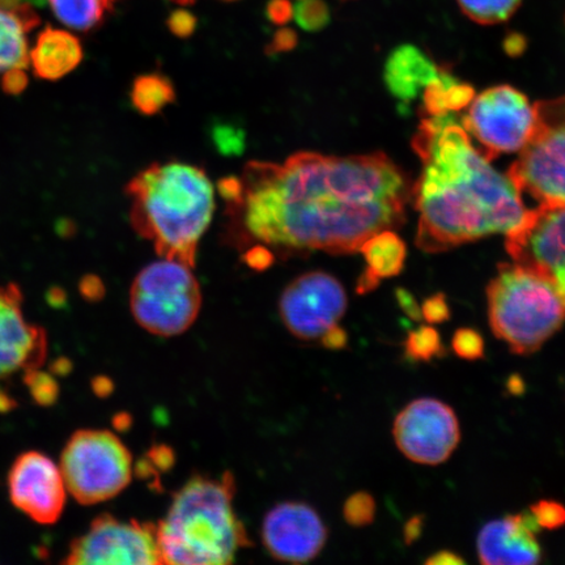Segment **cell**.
I'll return each mask as SVG.
<instances>
[{"label":"cell","mask_w":565,"mask_h":565,"mask_svg":"<svg viewBox=\"0 0 565 565\" xmlns=\"http://www.w3.org/2000/svg\"><path fill=\"white\" fill-rule=\"evenodd\" d=\"M242 180L243 200L231 215L242 218L247 237L280 252H359L404 223L412 195L404 173L380 152L250 161Z\"/></svg>","instance_id":"obj_1"},{"label":"cell","mask_w":565,"mask_h":565,"mask_svg":"<svg viewBox=\"0 0 565 565\" xmlns=\"http://www.w3.org/2000/svg\"><path fill=\"white\" fill-rule=\"evenodd\" d=\"M413 146L423 162L412 192L420 249L445 252L519 227L527 211L520 190L472 145L451 113L424 119Z\"/></svg>","instance_id":"obj_2"},{"label":"cell","mask_w":565,"mask_h":565,"mask_svg":"<svg viewBox=\"0 0 565 565\" xmlns=\"http://www.w3.org/2000/svg\"><path fill=\"white\" fill-rule=\"evenodd\" d=\"M130 222L159 257L195 266L198 245L215 211V192L202 168L154 162L127 183Z\"/></svg>","instance_id":"obj_3"},{"label":"cell","mask_w":565,"mask_h":565,"mask_svg":"<svg viewBox=\"0 0 565 565\" xmlns=\"http://www.w3.org/2000/svg\"><path fill=\"white\" fill-rule=\"evenodd\" d=\"M235 492L232 475L196 477L177 491L164 520L157 525L162 564L224 565L235 561L238 551L250 543L233 510Z\"/></svg>","instance_id":"obj_4"},{"label":"cell","mask_w":565,"mask_h":565,"mask_svg":"<svg viewBox=\"0 0 565 565\" xmlns=\"http://www.w3.org/2000/svg\"><path fill=\"white\" fill-rule=\"evenodd\" d=\"M494 337L515 355H532L563 328L565 306L553 282L520 264L501 265L487 288Z\"/></svg>","instance_id":"obj_5"},{"label":"cell","mask_w":565,"mask_h":565,"mask_svg":"<svg viewBox=\"0 0 565 565\" xmlns=\"http://www.w3.org/2000/svg\"><path fill=\"white\" fill-rule=\"evenodd\" d=\"M202 307V291L192 267L164 259L148 265L134 279L130 309L148 333L171 338L193 327Z\"/></svg>","instance_id":"obj_6"},{"label":"cell","mask_w":565,"mask_h":565,"mask_svg":"<svg viewBox=\"0 0 565 565\" xmlns=\"http://www.w3.org/2000/svg\"><path fill=\"white\" fill-rule=\"evenodd\" d=\"M60 468L77 503L95 505L118 497L132 479V456L105 429H81L70 437Z\"/></svg>","instance_id":"obj_7"},{"label":"cell","mask_w":565,"mask_h":565,"mask_svg":"<svg viewBox=\"0 0 565 565\" xmlns=\"http://www.w3.org/2000/svg\"><path fill=\"white\" fill-rule=\"evenodd\" d=\"M510 179L540 203H565V96L535 104V126Z\"/></svg>","instance_id":"obj_8"},{"label":"cell","mask_w":565,"mask_h":565,"mask_svg":"<svg viewBox=\"0 0 565 565\" xmlns=\"http://www.w3.org/2000/svg\"><path fill=\"white\" fill-rule=\"evenodd\" d=\"M535 105L511 86L492 87L472 98L463 129L487 159L521 151L532 137Z\"/></svg>","instance_id":"obj_9"},{"label":"cell","mask_w":565,"mask_h":565,"mask_svg":"<svg viewBox=\"0 0 565 565\" xmlns=\"http://www.w3.org/2000/svg\"><path fill=\"white\" fill-rule=\"evenodd\" d=\"M70 565H160L158 526L150 522L122 521L102 514L86 534L71 543Z\"/></svg>","instance_id":"obj_10"},{"label":"cell","mask_w":565,"mask_h":565,"mask_svg":"<svg viewBox=\"0 0 565 565\" xmlns=\"http://www.w3.org/2000/svg\"><path fill=\"white\" fill-rule=\"evenodd\" d=\"M348 303V294L333 275L310 271L285 288L279 313L289 333L302 341H316L338 327Z\"/></svg>","instance_id":"obj_11"},{"label":"cell","mask_w":565,"mask_h":565,"mask_svg":"<svg viewBox=\"0 0 565 565\" xmlns=\"http://www.w3.org/2000/svg\"><path fill=\"white\" fill-rule=\"evenodd\" d=\"M393 437L409 461L439 466L454 456L461 441V427L449 405L435 398H419L397 415Z\"/></svg>","instance_id":"obj_12"},{"label":"cell","mask_w":565,"mask_h":565,"mask_svg":"<svg viewBox=\"0 0 565 565\" xmlns=\"http://www.w3.org/2000/svg\"><path fill=\"white\" fill-rule=\"evenodd\" d=\"M505 247L515 264L532 268L556 288L565 306V203H541L526 211Z\"/></svg>","instance_id":"obj_13"},{"label":"cell","mask_w":565,"mask_h":565,"mask_svg":"<svg viewBox=\"0 0 565 565\" xmlns=\"http://www.w3.org/2000/svg\"><path fill=\"white\" fill-rule=\"evenodd\" d=\"M11 503L40 525H53L65 511L67 487L60 465L31 450L19 456L9 472Z\"/></svg>","instance_id":"obj_14"},{"label":"cell","mask_w":565,"mask_h":565,"mask_svg":"<svg viewBox=\"0 0 565 565\" xmlns=\"http://www.w3.org/2000/svg\"><path fill=\"white\" fill-rule=\"evenodd\" d=\"M327 540V526L308 504L295 501L278 504L264 519V545L281 562H310L321 553Z\"/></svg>","instance_id":"obj_15"},{"label":"cell","mask_w":565,"mask_h":565,"mask_svg":"<svg viewBox=\"0 0 565 565\" xmlns=\"http://www.w3.org/2000/svg\"><path fill=\"white\" fill-rule=\"evenodd\" d=\"M46 356L45 330L26 321L20 287L0 286V380L41 369Z\"/></svg>","instance_id":"obj_16"},{"label":"cell","mask_w":565,"mask_h":565,"mask_svg":"<svg viewBox=\"0 0 565 565\" xmlns=\"http://www.w3.org/2000/svg\"><path fill=\"white\" fill-rule=\"evenodd\" d=\"M532 512L508 514L503 519L490 521L480 530L477 539V554L483 565H527L540 564L543 551Z\"/></svg>","instance_id":"obj_17"},{"label":"cell","mask_w":565,"mask_h":565,"mask_svg":"<svg viewBox=\"0 0 565 565\" xmlns=\"http://www.w3.org/2000/svg\"><path fill=\"white\" fill-rule=\"evenodd\" d=\"M440 73L441 68L420 49L402 45L388 55L385 83L393 96L407 104L426 90Z\"/></svg>","instance_id":"obj_18"},{"label":"cell","mask_w":565,"mask_h":565,"mask_svg":"<svg viewBox=\"0 0 565 565\" xmlns=\"http://www.w3.org/2000/svg\"><path fill=\"white\" fill-rule=\"evenodd\" d=\"M83 55L75 34L47 26L30 51V63L35 76L53 82L73 73L81 65Z\"/></svg>","instance_id":"obj_19"},{"label":"cell","mask_w":565,"mask_h":565,"mask_svg":"<svg viewBox=\"0 0 565 565\" xmlns=\"http://www.w3.org/2000/svg\"><path fill=\"white\" fill-rule=\"evenodd\" d=\"M38 25L31 6L0 3V75L30 66L28 33Z\"/></svg>","instance_id":"obj_20"},{"label":"cell","mask_w":565,"mask_h":565,"mask_svg":"<svg viewBox=\"0 0 565 565\" xmlns=\"http://www.w3.org/2000/svg\"><path fill=\"white\" fill-rule=\"evenodd\" d=\"M366 271L359 280V292L373 291L381 279L397 277L406 260V246L393 231H383L360 246Z\"/></svg>","instance_id":"obj_21"},{"label":"cell","mask_w":565,"mask_h":565,"mask_svg":"<svg viewBox=\"0 0 565 565\" xmlns=\"http://www.w3.org/2000/svg\"><path fill=\"white\" fill-rule=\"evenodd\" d=\"M56 19L70 30L90 32L115 10L116 0H46Z\"/></svg>","instance_id":"obj_22"},{"label":"cell","mask_w":565,"mask_h":565,"mask_svg":"<svg viewBox=\"0 0 565 565\" xmlns=\"http://www.w3.org/2000/svg\"><path fill=\"white\" fill-rule=\"evenodd\" d=\"M475 90L469 84L458 82L449 73H441L430 86L424 90V109L427 116H439L445 113L461 110L470 105Z\"/></svg>","instance_id":"obj_23"},{"label":"cell","mask_w":565,"mask_h":565,"mask_svg":"<svg viewBox=\"0 0 565 565\" xmlns=\"http://www.w3.org/2000/svg\"><path fill=\"white\" fill-rule=\"evenodd\" d=\"M130 98L140 115L157 116L175 102V89L168 76L158 73L145 74L134 81Z\"/></svg>","instance_id":"obj_24"},{"label":"cell","mask_w":565,"mask_h":565,"mask_svg":"<svg viewBox=\"0 0 565 565\" xmlns=\"http://www.w3.org/2000/svg\"><path fill=\"white\" fill-rule=\"evenodd\" d=\"M470 20L482 25L504 23L520 9L522 0H457Z\"/></svg>","instance_id":"obj_25"},{"label":"cell","mask_w":565,"mask_h":565,"mask_svg":"<svg viewBox=\"0 0 565 565\" xmlns=\"http://www.w3.org/2000/svg\"><path fill=\"white\" fill-rule=\"evenodd\" d=\"M406 355L415 362H430L444 355V344L439 331L433 324H422L409 331L405 341Z\"/></svg>","instance_id":"obj_26"},{"label":"cell","mask_w":565,"mask_h":565,"mask_svg":"<svg viewBox=\"0 0 565 565\" xmlns=\"http://www.w3.org/2000/svg\"><path fill=\"white\" fill-rule=\"evenodd\" d=\"M212 145L223 157H239L245 150V131L242 126L217 121L210 129Z\"/></svg>","instance_id":"obj_27"},{"label":"cell","mask_w":565,"mask_h":565,"mask_svg":"<svg viewBox=\"0 0 565 565\" xmlns=\"http://www.w3.org/2000/svg\"><path fill=\"white\" fill-rule=\"evenodd\" d=\"M24 383L31 397L41 407H51L58 401L60 385L53 373L41 369L24 372Z\"/></svg>","instance_id":"obj_28"},{"label":"cell","mask_w":565,"mask_h":565,"mask_svg":"<svg viewBox=\"0 0 565 565\" xmlns=\"http://www.w3.org/2000/svg\"><path fill=\"white\" fill-rule=\"evenodd\" d=\"M294 19L306 32H320L330 23L329 6L324 0H299L294 6Z\"/></svg>","instance_id":"obj_29"},{"label":"cell","mask_w":565,"mask_h":565,"mask_svg":"<svg viewBox=\"0 0 565 565\" xmlns=\"http://www.w3.org/2000/svg\"><path fill=\"white\" fill-rule=\"evenodd\" d=\"M376 500L369 492H356L345 501L344 519L352 526L371 525L376 518Z\"/></svg>","instance_id":"obj_30"},{"label":"cell","mask_w":565,"mask_h":565,"mask_svg":"<svg viewBox=\"0 0 565 565\" xmlns=\"http://www.w3.org/2000/svg\"><path fill=\"white\" fill-rule=\"evenodd\" d=\"M451 349L458 358L476 362L484 356V339L476 329H458L451 339Z\"/></svg>","instance_id":"obj_31"},{"label":"cell","mask_w":565,"mask_h":565,"mask_svg":"<svg viewBox=\"0 0 565 565\" xmlns=\"http://www.w3.org/2000/svg\"><path fill=\"white\" fill-rule=\"evenodd\" d=\"M541 529L556 530L565 525V505L555 500H540L530 507Z\"/></svg>","instance_id":"obj_32"},{"label":"cell","mask_w":565,"mask_h":565,"mask_svg":"<svg viewBox=\"0 0 565 565\" xmlns=\"http://www.w3.org/2000/svg\"><path fill=\"white\" fill-rule=\"evenodd\" d=\"M422 317L428 324H440L450 318V308L445 296L437 294L423 302Z\"/></svg>","instance_id":"obj_33"},{"label":"cell","mask_w":565,"mask_h":565,"mask_svg":"<svg viewBox=\"0 0 565 565\" xmlns=\"http://www.w3.org/2000/svg\"><path fill=\"white\" fill-rule=\"evenodd\" d=\"M167 25L177 38L188 39L195 32L198 20L192 12L179 10L168 18Z\"/></svg>","instance_id":"obj_34"},{"label":"cell","mask_w":565,"mask_h":565,"mask_svg":"<svg viewBox=\"0 0 565 565\" xmlns=\"http://www.w3.org/2000/svg\"><path fill=\"white\" fill-rule=\"evenodd\" d=\"M218 194L228 204V210L235 209L242 203L244 195V183L238 177L231 175L217 182Z\"/></svg>","instance_id":"obj_35"},{"label":"cell","mask_w":565,"mask_h":565,"mask_svg":"<svg viewBox=\"0 0 565 565\" xmlns=\"http://www.w3.org/2000/svg\"><path fill=\"white\" fill-rule=\"evenodd\" d=\"M244 263L256 271H264L274 264V253L267 245L257 244L244 254Z\"/></svg>","instance_id":"obj_36"},{"label":"cell","mask_w":565,"mask_h":565,"mask_svg":"<svg viewBox=\"0 0 565 565\" xmlns=\"http://www.w3.org/2000/svg\"><path fill=\"white\" fill-rule=\"evenodd\" d=\"M298 34L295 31L282 28V30L275 32L271 44L266 47V53L275 55L292 52L298 46Z\"/></svg>","instance_id":"obj_37"},{"label":"cell","mask_w":565,"mask_h":565,"mask_svg":"<svg viewBox=\"0 0 565 565\" xmlns=\"http://www.w3.org/2000/svg\"><path fill=\"white\" fill-rule=\"evenodd\" d=\"M266 17L275 25H286L294 19V4L289 0H270L266 6Z\"/></svg>","instance_id":"obj_38"},{"label":"cell","mask_w":565,"mask_h":565,"mask_svg":"<svg viewBox=\"0 0 565 565\" xmlns=\"http://www.w3.org/2000/svg\"><path fill=\"white\" fill-rule=\"evenodd\" d=\"M81 294L84 299L89 301L103 299L105 295L103 280L95 277V275H87L81 282Z\"/></svg>","instance_id":"obj_39"},{"label":"cell","mask_w":565,"mask_h":565,"mask_svg":"<svg viewBox=\"0 0 565 565\" xmlns=\"http://www.w3.org/2000/svg\"><path fill=\"white\" fill-rule=\"evenodd\" d=\"M465 563L461 555L449 550L439 551V553L429 556L426 561L427 565H459Z\"/></svg>","instance_id":"obj_40"},{"label":"cell","mask_w":565,"mask_h":565,"mask_svg":"<svg viewBox=\"0 0 565 565\" xmlns=\"http://www.w3.org/2000/svg\"><path fill=\"white\" fill-rule=\"evenodd\" d=\"M424 518L423 515H414L413 519L407 521L404 529L405 542L407 545H412L415 541L419 540L423 533Z\"/></svg>","instance_id":"obj_41"},{"label":"cell","mask_w":565,"mask_h":565,"mask_svg":"<svg viewBox=\"0 0 565 565\" xmlns=\"http://www.w3.org/2000/svg\"><path fill=\"white\" fill-rule=\"evenodd\" d=\"M398 301L401 303L402 309L405 310L407 316L412 317L413 320H420L422 310L418 303H416V301L412 298V295L405 291H399Z\"/></svg>","instance_id":"obj_42"},{"label":"cell","mask_w":565,"mask_h":565,"mask_svg":"<svg viewBox=\"0 0 565 565\" xmlns=\"http://www.w3.org/2000/svg\"><path fill=\"white\" fill-rule=\"evenodd\" d=\"M321 341L328 345V348L339 349L343 348L345 344V333L344 331L337 327L333 330L329 331L327 335H324Z\"/></svg>","instance_id":"obj_43"},{"label":"cell","mask_w":565,"mask_h":565,"mask_svg":"<svg viewBox=\"0 0 565 565\" xmlns=\"http://www.w3.org/2000/svg\"><path fill=\"white\" fill-rule=\"evenodd\" d=\"M71 369H73V366H71V363L68 362L67 359L65 358H61V359H56L54 364L52 365V373L56 374V376H65V374H67Z\"/></svg>","instance_id":"obj_44"},{"label":"cell","mask_w":565,"mask_h":565,"mask_svg":"<svg viewBox=\"0 0 565 565\" xmlns=\"http://www.w3.org/2000/svg\"><path fill=\"white\" fill-rule=\"evenodd\" d=\"M17 407V402L3 391H0V414L10 413Z\"/></svg>","instance_id":"obj_45"},{"label":"cell","mask_w":565,"mask_h":565,"mask_svg":"<svg viewBox=\"0 0 565 565\" xmlns=\"http://www.w3.org/2000/svg\"><path fill=\"white\" fill-rule=\"evenodd\" d=\"M108 379H96L94 381V391L96 394L98 395H102V397H104V395H108L109 392H111V384L109 385H106V383H108Z\"/></svg>","instance_id":"obj_46"},{"label":"cell","mask_w":565,"mask_h":565,"mask_svg":"<svg viewBox=\"0 0 565 565\" xmlns=\"http://www.w3.org/2000/svg\"><path fill=\"white\" fill-rule=\"evenodd\" d=\"M46 0H0V3L9 6H42Z\"/></svg>","instance_id":"obj_47"},{"label":"cell","mask_w":565,"mask_h":565,"mask_svg":"<svg viewBox=\"0 0 565 565\" xmlns=\"http://www.w3.org/2000/svg\"><path fill=\"white\" fill-rule=\"evenodd\" d=\"M172 2L182 4V6H189V4H193L195 2V0H172Z\"/></svg>","instance_id":"obj_48"},{"label":"cell","mask_w":565,"mask_h":565,"mask_svg":"<svg viewBox=\"0 0 565 565\" xmlns=\"http://www.w3.org/2000/svg\"><path fill=\"white\" fill-rule=\"evenodd\" d=\"M227 2H232V0H227Z\"/></svg>","instance_id":"obj_49"}]
</instances>
